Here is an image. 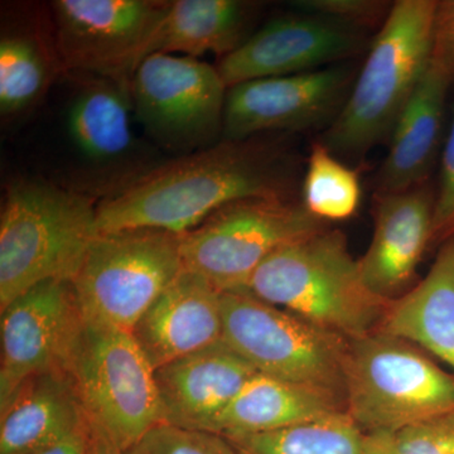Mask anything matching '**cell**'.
Segmentation results:
<instances>
[{"label": "cell", "instance_id": "cell-8", "mask_svg": "<svg viewBox=\"0 0 454 454\" xmlns=\"http://www.w3.org/2000/svg\"><path fill=\"white\" fill-rule=\"evenodd\" d=\"M65 370L89 422L121 450L162 423L153 366L131 333L83 319Z\"/></svg>", "mask_w": 454, "mask_h": 454}, {"label": "cell", "instance_id": "cell-10", "mask_svg": "<svg viewBox=\"0 0 454 454\" xmlns=\"http://www.w3.org/2000/svg\"><path fill=\"white\" fill-rule=\"evenodd\" d=\"M134 113L146 133L175 151L210 145L223 129L227 88L217 67L157 52L130 80Z\"/></svg>", "mask_w": 454, "mask_h": 454}, {"label": "cell", "instance_id": "cell-11", "mask_svg": "<svg viewBox=\"0 0 454 454\" xmlns=\"http://www.w3.org/2000/svg\"><path fill=\"white\" fill-rule=\"evenodd\" d=\"M169 3L59 0L53 11L59 56L68 68L130 85L152 55Z\"/></svg>", "mask_w": 454, "mask_h": 454}, {"label": "cell", "instance_id": "cell-28", "mask_svg": "<svg viewBox=\"0 0 454 454\" xmlns=\"http://www.w3.org/2000/svg\"><path fill=\"white\" fill-rule=\"evenodd\" d=\"M291 7L364 31L369 27L382 26L393 4L379 0H295Z\"/></svg>", "mask_w": 454, "mask_h": 454}, {"label": "cell", "instance_id": "cell-27", "mask_svg": "<svg viewBox=\"0 0 454 454\" xmlns=\"http://www.w3.org/2000/svg\"><path fill=\"white\" fill-rule=\"evenodd\" d=\"M127 454H238L223 435L160 423L125 450Z\"/></svg>", "mask_w": 454, "mask_h": 454}, {"label": "cell", "instance_id": "cell-18", "mask_svg": "<svg viewBox=\"0 0 454 454\" xmlns=\"http://www.w3.org/2000/svg\"><path fill=\"white\" fill-rule=\"evenodd\" d=\"M450 74L432 61L391 131L389 153L379 173V193L402 192L427 184L441 142Z\"/></svg>", "mask_w": 454, "mask_h": 454}, {"label": "cell", "instance_id": "cell-15", "mask_svg": "<svg viewBox=\"0 0 454 454\" xmlns=\"http://www.w3.org/2000/svg\"><path fill=\"white\" fill-rule=\"evenodd\" d=\"M434 193L428 184L379 193L372 240L357 259L367 288L387 301L409 291L424 253L432 244Z\"/></svg>", "mask_w": 454, "mask_h": 454}, {"label": "cell", "instance_id": "cell-16", "mask_svg": "<svg viewBox=\"0 0 454 454\" xmlns=\"http://www.w3.org/2000/svg\"><path fill=\"white\" fill-rule=\"evenodd\" d=\"M255 367L227 343L215 345L154 370L162 423L211 432Z\"/></svg>", "mask_w": 454, "mask_h": 454}, {"label": "cell", "instance_id": "cell-17", "mask_svg": "<svg viewBox=\"0 0 454 454\" xmlns=\"http://www.w3.org/2000/svg\"><path fill=\"white\" fill-rule=\"evenodd\" d=\"M153 369L223 340L221 292L199 274L184 270L131 330Z\"/></svg>", "mask_w": 454, "mask_h": 454}, {"label": "cell", "instance_id": "cell-5", "mask_svg": "<svg viewBox=\"0 0 454 454\" xmlns=\"http://www.w3.org/2000/svg\"><path fill=\"white\" fill-rule=\"evenodd\" d=\"M346 413L365 434H396L454 411V375L391 334L349 340Z\"/></svg>", "mask_w": 454, "mask_h": 454}, {"label": "cell", "instance_id": "cell-33", "mask_svg": "<svg viewBox=\"0 0 454 454\" xmlns=\"http://www.w3.org/2000/svg\"><path fill=\"white\" fill-rule=\"evenodd\" d=\"M88 435L89 454H127L97 424L89 422Z\"/></svg>", "mask_w": 454, "mask_h": 454}, {"label": "cell", "instance_id": "cell-34", "mask_svg": "<svg viewBox=\"0 0 454 454\" xmlns=\"http://www.w3.org/2000/svg\"><path fill=\"white\" fill-rule=\"evenodd\" d=\"M364 454H399L394 446L393 435L387 433L366 434Z\"/></svg>", "mask_w": 454, "mask_h": 454}, {"label": "cell", "instance_id": "cell-22", "mask_svg": "<svg viewBox=\"0 0 454 454\" xmlns=\"http://www.w3.org/2000/svg\"><path fill=\"white\" fill-rule=\"evenodd\" d=\"M253 5L239 0L170 2L155 35L152 55L182 53L199 59L206 53L225 57L247 40Z\"/></svg>", "mask_w": 454, "mask_h": 454}, {"label": "cell", "instance_id": "cell-29", "mask_svg": "<svg viewBox=\"0 0 454 454\" xmlns=\"http://www.w3.org/2000/svg\"><path fill=\"white\" fill-rule=\"evenodd\" d=\"M391 435L399 454H454V411Z\"/></svg>", "mask_w": 454, "mask_h": 454}, {"label": "cell", "instance_id": "cell-19", "mask_svg": "<svg viewBox=\"0 0 454 454\" xmlns=\"http://www.w3.org/2000/svg\"><path fill=\"white\" fill-rule=\"evenodd\" d=\"M88 419L66 370L33 376L0 409V454H35L85 426Z\"/></svg>", "mask_w": 454, "mask_h": 454}, {"label": "cell", "instance_id": "cell-31", "mask_svg": "<svg viewBox=\"0 0 454 454\" xmlns=\"http://www.w3.org/2000/svg\"><path fill=\"white\" fill-rule=\"evenodd\" d=\"M433 56L454 80V0L438 2L434 20Z\"/></svg>", "mask_w": 454, "mask_h": 454}, {"label": "cell", "instance_id": "cell-20", "mask_svg": "<svg viewBox=\"0 0 454 454\" xmlns=\"http://www.w3.org/2000/svg\"><path fill=\"white\" fill-rule=\"evenodd\" d=\"M375 331L432 354L454 372V236L417 286L389 301Z\"/></svg>", "mask_w": 454, "mask_h": 454}, {"label": "cell", "instance_id": "cell-24", "mask_svg": "<svg viewBox=\"0 0 454 454\" xmlns=\"http://www.w3.org/2000/svg\"><path fill=\"white\" fill-rule=\"evenodd\" d=\"M365 437L343 413L291 428L225 438L238 454H364Z\"/></svg>", "mask_w": 454, "mask_h": 454}, {"label": "cell", "instance_id": "cell-30", "mask_svg": "<svg viewBox=\"0 0 454 454\" xmlns=\"http://www.w3.org/2000/svg\"><path fill=\"white\" fill-rule=\"evenodd\" d=\"M454 236V113L443 153L433 211L432 243H444Z\"/></svg>", "mask_w": 454, "mask_h": 454}, {"label": "cell", "instance_id": "cell-21", "mask_svg": "<svg viewBox=\"0 0 454 454\" xmlns=\"http://www.w3.org/2000/svg\"><path fill=\"white\" fill-rule=\"evenodd\" d=\"M343 413L346 403L333 394L256 372L220 415L212 433L226 438L256 434Z\"/></svg>", "mask_w": 454, "mask_h": 454}, {"label": "cell", "instance_id": "cell-1", "mask_svg": "<svg viewBox=\"0 0 454 454\" xmlns=\"http://www.w3.org/2000/svg\"><path fill=\"white\" fill-rule=\"evenodd\" d=\"M288 157L258 139L223 140L146 173L98 203V234L155 229L184 235L229 203L288 197Z\"/></svg>", "mask_w": 454, "mask_h": 454}, {"label": "cell", "instance_id": "cell-3", "mask_svg": "<svg viewBox=\"0 0 454 454\" xmlns=\"http://www.w3.org/2000/svg\"><path fill=\"white\" fill-rule=\"evenodd\" d=\"M244 291L348 340L373 333L390 301L367 288L346 236L328 227L271 254Z\"/></svg>", "mask_w": 454, "mask_h": 454}, {"label": "cell", "instance_id": "cell-7", "mask_svg": "<svg viewBox=\"0 0 454 454\" xmlns=\"http://www.w3.org/2000/svg\"><path fill=\"white\" fill-rule=\"evenodd\" d=\"M182 270L181 235L121 230L95 238L71 283L86 322L131 333Z\"/></svg>", "mask_w": 454, "mask_h": 454}, {"label": "cell", "instance_id": "cell-9", "mask_svg": "<svg viewBox=\"0 0 454 454\" xmlns=\"http://www.w3.org/2000/svg\"><path fill=\"white\" fill-rule=\"evenodd\" d=\"M325 227L289 197L240 200L181 235L182 264L221 293L244 291L271 254Z\"/></svg>", "mask_w": 454, "mask_h": 454}, {"label": "cell", "instance_id": "cell-26", "mask_svg": "<svg viewBox=\"0 0 454 454\" xmlns=\"http://www.w3.org/2000/svg\"><path fill=\"white\" fill-rule=\"evenodd\" d=\"M49 67L31 38L8 35L0 42V112L12 115L31 106L43 94Z\"/></svg>", "mask_w": 454, "mask_h": 454}, {"label": "cell", "instance_id": "cell-25", "mask_svg": "<svg viewBox=\"0 0 454 454\" xmlns=\"http://www.w3.org/2000/svg\"><path fill=\"white\" fill-rule=\"evenodd\" d=\"M363 187L354 169L319 142L312 145L301 184V205L322 223L351 219L360 207Z\"/></svg>", "mask_w": 454, "mask_h": 454}, {"label": "cell", "instance_id": "cell-32", "mask_svg": "<svg viewBox=\"0 0 454 454\" xmlns=\"http://www.w3.org/2000/svg\"><path fill=\"white\" fill-rule=\"evenodd\" d=\"M89 422L73 434L35 454H89Z\"/></svg>", "mask_w": 454, "mask_h": 454}, {"label": "cell", "instance_id": "cell-14", "mask_svg": "<svg viewBox=\"0 0 454 454\" xmlns=\"http://www.w3.org/2000/svg\"><path fill=\"white\" fill-rule=\"evenodd\" d=\"M366 47L364 31L295 11L270 20L221 59L217 70L227 88L253 80L321 70Z\"/></svg>", "mask_w": 454, "mask_h": 454}, {"label": "cell", "instance_id": "cell-13", "mask_svg": "<svg viewBox=\"0 0 454 454\" xmlns=\"http://www.w3.org/2000/svg\"><path fill=\"white\" fill-rule=\"evenodd\" d=\"M351 82L348 68L327 67L232 86L227 90L223 140L330 127L348 97Z\"/></svg>", "mask_w": 454, "mask_h": 454}, {"label": "cell", "instance_id": "cell-6", "mask_svg": "<svg viewBox=\"0 0 454 454\" xmlns=\"http://www.w3.org/2000/svg\"><path fill=\"white\" fill-rule=\"evenodd\" d=\"M223 342L256 372L346 403L349 340L245 291L221 293Z\"/></svg>", "mask_w": 454, "mask_h": 454}, {"label": "cell", "instance_id": "cell-2", "mask_svg": "<svg viewBox=\"0 0 454 454\" xmlns=\"http://www.w3.org/2000/svg\"><path fill=\"white\" fill-rule=\"evenodd\" d=\"M435 0H397L322 143L333 154H365L389 138L432 61Z\"/></svg>", "mask_w": 454, "mask_h": 454}, {"label": "cell", "instance_id": "cell-23", "mask_svg": "<svg viewBox=\"0 0 454 454\" xmlns=\"http://www.w3.org/2000/svg\"><path fill=\"white\" fill-rule=\"evenodd\" d=\"M130 85L98 77L74 98L67 130L77 151L94 162H112L130 149Z\"/></svg>", "mask_w": 454, "mask_h": 454}, {"label": "cell", "instance_id": "cell-12", "mask_svg": "<svg viewBox=\"0 0 454 454\" xmlns=\"http://www.w3.org/2000/svg\"><path fill=\"white\" fill-rule=\"evenodd\" d=\"M0 409L27 380L65 370L83 317L71 280L35 284L0 309Z\"/></svg>", "mask_w": 454, "mask_h": 454}, {"label": "cell", "instance_id": "cell-4", "mask_svg": "<svg viewBox=\"0 0 454 454\" xmlns=\"http://www.w3.org/2000/svg\"><path fill=\"white\" fill-rule=\"evenodd\" d=\"M89 197L42 182L9 188L0 217V309L35 284L73 280L98 235Z\"/></svg>", "mask_w": 454, "mask_h": 454}]
</instances>
